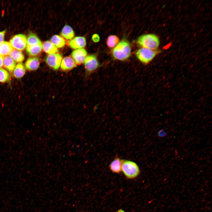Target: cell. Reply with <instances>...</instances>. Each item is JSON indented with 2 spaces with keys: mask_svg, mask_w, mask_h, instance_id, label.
I'll list each match as a JSON object with an SVG mask.
<instances>
[{
  "mask_svg": "<svg viewBox=\"0 0 212 212\" xmlns=\"http://www.w3.org/2000/svg\"><path fill=\"white\" fill-rule=\"evenodd\" d=\"M131 48L129 42L123 39L113 48L112 53L114 58L115 59L125 61L129 58L131 55Z\"/></svg>",
  "mask_w": 212,
  "mask_h": 212,
  "instance_id": "1",
  "label": "cell"
},
{
  "mask_svg": "<svg viewBox=\"0 0 212 212\" xmlns=\"http://www.w3.org/2000/svg\"><path fill=\"white\" fill-rule=\"evenodd\" d=\"M137 44L142 47L156 50L160 45L158 37L153 34H145L139 36L137 39Z\"/></svg>",
  "mask_w": 212,
  "mask_h": 212,
  "instance_id": "2",
  "label": "cell"
},
{
  "mask_svg": "<svg viewBox=\"0 0 212 212\" xmlns=\"http://www.w3.org/2000/svg\"><path fill=\"white\" fill-rule=\"evenodd\" d=\"M122 171L125 176L129 179L135 178L140 173L139 168L135 163L125 160H122Z\"/></svg>",
  "mask_w": 212,
  "mask_h": 212,
  "instance_id": "3",
  "label": "cell"
},
{
  "mask_svg": "<svg viewBox=\"0 0 212 212\" xmlns=\"http://www.w3.org/2000/svg\"><path fill=\"white\" fill-rule=\"evenodd\" d=\"M159 52L157 50L142 47L137 50L136 56L142 63L147 64L150 62Z\"/></svg>",
  "mask_w": 212,
  "mask_h": 212,
  "instance_id": "4",
  "label": "cell"
},
{
  "mask_svg": "<svg viewBox=\"0 0 212 212\" xmlns=\"http://www.w3.org/2000/svg\"><path fill=\"white\" fill-rule=\"evenodd\" d=\"M84 62L87 76L96 71L100 66V64L95 54H90L87 56Z\"/></svg>",
  "mask_w": 212,
  "mask_h": 212,
  "instance_id": "5",
  "label": "cell"
},
{
  "mask_svg": "<svg viewBox=\"0 0 212 212\" xmlns=\"http://www.w3.org/2000/svg\"><path fill=\"white\" fill-rule=\"evenodd\" d=\"M9 43L13 49L22 51L25 48L26 46L27 38L24 34H17L10 39Z\"/></svg>",
  "mask_w": 212,
  "mask_h": 212,
  "instance_id": "6",
  "label": "cell"
},
{
  "mask_svg": "<svg viewBox=\"0 0 212 212\" xmlns=\"http://www.w3.org/2000/svg\"><path fill=\"white\" fill-rule=\"evenodd\" d=\"M61 55L58 53L48 54L45 61L47 65L54 70H57L60 66L62 60Z\"/></svg>",
  "mask_w": 212,
  "mask_h": 212,
  "instance_id": "7",
  "label": "cell"
},
{
  "mask_svg": "<svg viewBox=\"0 0 212 212\" xmlns=\"http://www.w3.org/2000/svg\"><path fill=\"white\" fill-rule=\"evenodd\" d=\"M87 53L83 48L75 49L71 53V56L76 64H80L84 62Z\"/></svg>",
  "mask_w": 212,
  "mask_h": 212,
  "instance_id": "8",
  "label": "cell"
},
{
  "mask_svg": "<svg viewBox=\"0 0 212 212\" xmlns=\"http://www.w3.org/2000/svg\"><path fill=\"white\" fill-rule=\"evenodd\" d=\"M61 69L64 71H69L77 66L74 59L71 57H66L62 59L60 65Z\"/></svg>",
  "mask_w": 212,
  "mask_h": 212,
  "instance_id": "9",
  "label": "cell"
},
{
  "mask_svg": "<svg viewBox=\"0 0 212 212\" xmlns=\"http://www.w3.org/2000/svg\"><path fill=\"white\" fill-rule=\"evenodd\" d=\"M86 44L85 38L83 37H77L69 42L70 47L73 49H77L85 47Z\"/></svg>",
  "mask_w": 212,
  "mask_h": 212,
  "instance_id": "10",
  "label": "cell"
},
{
  "mask_svg": "<svg viewBox=\"0 0 212 212\" xmlns=\"http://www.w3.org/2000/svg\"><path fill=\"white\" fill-rule=\"evenodd\" d=\"M40 64L39 60L37 57L29 58L25 63V67L29 71H34L38 68Z\"/></svg>",
  "mask_w": 212,
  "mask_h": 212,
  "instance_id": "11",
  "label": "cell"
},
{
  "mask_svg": "<svg viewBox=\"0 0 212 212\" xmlns=\"http://www.w3.org/2000/svg\"><path fill=\"white\" fill-rule=\"evenodd\" d=\"M16 66V62L9 56L4 57L3 66L9 72H13Z\"/></svg>",
  "mask_w": 212,
  "mask_h": 212,
  "instance_id": "12",
  "label": "cell"
},
{
  "mask_svg": "<svg viewBox=\"0 0 212 212\" xmlns=\"http://www.w3.org/2000/svg\"><path fill=\"white\" fill-rule=\"evenodd\" d=\"M122 160L117 157L111 162L109 165L110 170L113 172L118 173L122 171Z\"/></svg>",
  "mask_w": 212,
  "mask_h": 212,
  "instance_id": "13",
  "label": "cell"
},
{
  "mask_svg": "<svg viewBox=\"0 0 212 212\" xmlns=\"http://www.w3.org/2000/svg\"><path fill=\"white\" fill-rule=\"evenodd\" d=\"M42 43L31 46H26V52L29 55L35 56L39 54L42 51Z\"/></svg>",
  "mask_w": 212,
  "mask_h": 212,
  "instance_id": "14",
  "label": "cell"
},
{
  "mask_svg": "<svg viewBox=\"0 0 212 212\" xmlns=\"http://www.w3.org/2000/svg\"><path fill=\"white\" fill-rule=\"evenodd\" d=\"M13 49L9 42L4 41L0 44V56L4 57L9 55Z\"/></svg>",
  "mask_w": 212,
  "mask_h": 212,
  "instance_id": "15",
  "label": "cell"
},
{
  "mask_svg": "<svg viewBox=\"0 0 212 212\" xmlns=\"http://www.w3.org/2000/svg\"><path fill=\"white\" fill-rule=\"evenodd\" d=\"M13 75L16 78H22L26 73V69L23 63H19L17 64L13 71Z\"/></svg>",
  "mask_w": 212,
  "mask_h": 212,
  "instance_id": "16",
  "label": "cell"
},
{
  "mask_svg": "<svg viewBox=\"0 0 212 212\" xmlns=\"http://www.w3.org/2000/svg\"><path fill=\"white\" fill-rule=\"evenodd\" d=\"M42 49L49 54L56 53L58 50L57 48L50 41H47L42 44Z\"/></svg>",
  "mask_w": 212,
  "mask_h": 212,
  "instance_id": "17",
  "label": "cell"
},
{
  "mask_svg": "<svg viewBox=\"0 0 212 212\" xmlns=\"http://www.w3.org/2000/svg\"><path fill=\"white\" fill-rule=\"evenodd\" d=\"M9 56L16 62L21 63L24 59V56L21 51L13 49Z\"/></svg>",
  "mask_w": 212,
  "mask_h": 212,
  "instance_id": "18",
  "label": "cell"
},
{
  "mask_svg": "<svg viewBox=\"0 0 212 212\" xmlns=\"http://www.w3.org/2000/svg\"><path fill=\"white\" fill-rule=\"evenodd\" d=\"M61 34L65 38L69 40L72 39L74 36V32L72 28L68 25H66L64 27Z\"/></svg>",
  "mask_w": 212,
  "mask_h": 212,
  "instance_id": "19",
  "label": "cell"
},
{
  "mask_svg": "<svg viewBox=\"0 0 212 212\" xmlns=\"http://www.w3.org/2000/svg\"><path fill=\"white\" fill-rule=\"evenodd\" d=\"M120 39L116 35H111L109 36L107 39L106 44L108 47L113 48L119 42Z\"/></svg>",
  "mask_w": 212,
  "mask_h": 212,
  "instance_id": "20",
  "label": "cell"
},
{
  "mask_svg": "<svg viewBox=\"0 0 212 212\" xmlns=\"http://www.w3.org/2000/svg\"><path fill=\"white\" fill-rule=\"evenodd\" d=\"M50 42L57 48H62L65 44V42L64 39L58 35H54L50 39Z\"/></svg>",
  "mask_w": 212,
  "mask_h": 212,
  "instance_id": "21",
  "label": "cell"
},
{
  "mask_svg": "<svg viewBox=\"0 0 212 212\" xmlns=\"http://www.w3.org/2000/svg\"><path fill=\"white\" fill-rule=\"evenodd\" d=\"M42 43L40 40L35 34L30 33L27 39L26 46H31Z\"/></svg>",
  "mask_w": 212,
  "mask_h": 212,
  "instance_id": "22",
  "label": "cell"
},
{
  "mask_svg": "<svg viewBox=\"0 0 212 212\" xmlns=\"http://www.w3.org/2000/svg\"><path fill=\"white\" fill-rule=\"evenodd\" d=\"M10 76L8 71L2 68H0V82L5 83L9 81Z\"/></svg>",
  "mask_w": 212,
  "mask_h": 212,
  "instance_id": "23",
  "label": "cell"
},
{
  "mask_svg": "<svg viewBox=\"0 0 212 212\" xmlns=\"http://www.w3.org/2000/svg\"><path fill=\"white\" fill-rule=\"evenodd\" d=\"M167 134V133L164 130L161 129L158 132V135L159 137L163 138L166 136Z\"/></svg>",
  "mask_w": 212,
  "mask_h": 212,
  "instance_id": "24",
  "label": "cell"
},
{
  "mask_svg": "<svg viewBox=\"0 0 212 212\" xmlns=\"http://www.w3.org/2000/svg\"><path fill=\"white\" fill-rule=\"evenodd\" d=\"M100 38L99 35L97 34H94L92 36V39L95 42H99Z\"/></svg>",
  "mask_w": 212,
  "mask_h": 212,
  "instance_id": "25",
  "label": "cell"
},
{
  "mask_svg": "<svg viewBox=\"0 0 212 212\" xmlns=\"http://www.w3.org/2000/svg\"><path fill=\"white\" fill-rule=\"evenodd\" d=\"M6 32V30H4L3 31L0 32V44L4 41Z\"/></svg>",
  "mask_w": 212,
  "mask_h": 212,
  "instance_id": "26",
  "label": "cell"
},
{
  "mask_svg": "<svg viewBox=\"0 0 212 212\" xmlns=\"http://www.w3.org/2000/svg\"><path fill=\"white\" fill-rule=\"evenodd\" d=\"M4 57L0 56V68L3 66Z\"/></svg>",
  "mask_w": 212,
  "mask_h": 212,
  "instance_id": "27",
  "label": "cell"
}]
</instances>
